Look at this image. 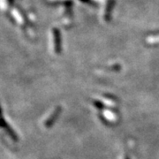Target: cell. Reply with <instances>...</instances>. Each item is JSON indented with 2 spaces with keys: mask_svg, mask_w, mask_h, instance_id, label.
I'll return each instance as SVG.
<instances>
[]
</instances>
